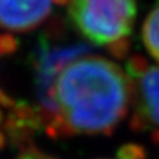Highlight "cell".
Here are the masks:
<instances>
[{
  "instance_id": "cell-1",
  "label": "cell",
  "mask_w": 159,
  "mask_h": 159,
  "mask_svg": "<svg viewBox=\"0 0 159 159\" xmlns=\"http://www.w3.org/2000/svg\"><path fill=\"white\" fill-rule=\"evenodd\" d=\"M52 102L49 138L110 135L130 113V77L113 60L85 54L61 72Z\"/></svg>"
},
{
  "instance_id": "cell-2",
  "label": "cell",
  "mask_w": 159,
  "mask_h": 159,
  "mask_svg": "<svg viewBox=\"0 0 159 159\" xmlns=\"http://www.w3.org/2000/svg\"><path fill=\"white\" fill-rule=\"evenodd\" d=\"M66 6L74 31L85 41L118 58L129 53L137 0H69Z\"/></svg>"
},
{
  "instance_id": "cell-3",
  "label": "cell",
  "mask_w": 159,
  "mask_h": 159,
  "mask_svg": "<svg viewBox=\"0 0 159 159\" xmlns=\"http://www.w3.org/2000/svg\"><path fill=\"white\" fill-rule=\"evenodd\" d=\"M60 29L52 28L39 40L32 56V81L36 103L32 105L39 114L43 130L49 125L53 116L52 92L58 76L74 60L93 53L86 43L74 41Z\"/></svg>"
},
{
  "instance_id": "cell-4",
  "label": "cell",
  "mask_w": 159,
  "mask_h": 159,
  "mask_svg": "<svg viewBox=\"0 0 159 159\" xmlns=\"http://www.w3.org/2000/svg\"><path fill=\"white\" fill-rule=\"evenodd\" d=\"M126 72L131 84L130 126L159 142V66L142 56H131Z\"/></svg>"
},
{
  "instance_id": "cell-5",
  "label": "cell",
  "mask_w": 159,
  "mask_h": 159,
  "mask_svg": "<svg viewBox=\"0 0 159 159\" xmlns=\"http://www.w3.org/2000/svg\"><path fill=\"white\" fill-rule=\"evenodd\" d=\"M69 0H0V29L7 34L28 33L51 17L53 9Z\"/></svg>"
},
{
  "instance_id": "cell-6",
  "label": "cell",
  "mask_w": 159,
  "mask_h": 159,
  "mask_svg": "<svg viewBox=\"0 0 159 159\" xmlns=\"http://www.w3.org/2000/svg\"><path fill=\"white\" fill-rule=\"evenodd\" d=\"M16 49V40H15L11 34H0V56L7 53H12ZM16 105V102L13 99L3 92V89L0 88V148L6 146V138L3 134V129L6 125L7 118L9 117L12 109Z\"/></svg>"
},
{
  "instance_id": "cell-7",
  "label": "cell",
  "mask_w": 159,
  "mask_h": 159,
  "mask_svg": "<svg viewBox=\"0 0 159 159\" xmlns=\"http://www.w3.org/2000/svg\"><path fill=\"white\" fill-rule=\"evenodd\" d=\"M141 37L146 51L159 62V3L146 16L142 24Z\"/></svg>"
},
{
  "instance_id": "cell-8",
  "label": "cell",
  "mask_w": 159,
  "mask_h": 159,
  "mask_svg": "<svg viewBox=\"0 0 159 159\" xmlns=\"http://www.w3.org/2000/svg\"><path fill=\"white\" fill-rule=\"evenodd\" d=\"M16 159H60L54 155H51L41 148H39L32 142H27L25 145L20 146L19 154L16 155Z\"/></svg>"
}]
</instances>
